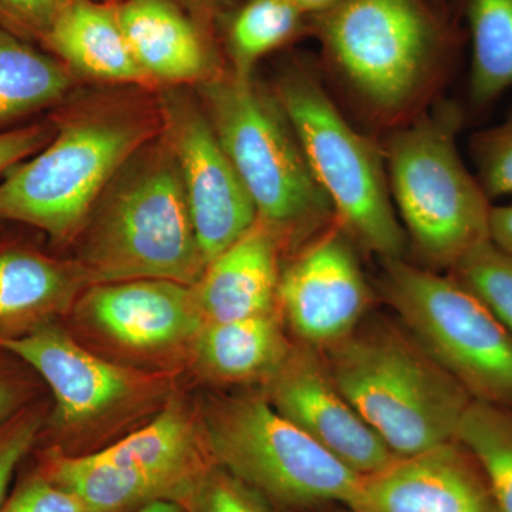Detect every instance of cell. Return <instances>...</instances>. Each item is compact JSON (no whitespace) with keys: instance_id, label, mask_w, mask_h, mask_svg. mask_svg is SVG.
Wrapping results in <instances>:
<instances>
[{"instance_id":"8992f818","label":"cell","mask_w":512,"mask_h":512,"mask_svg":"<svg viewBox=\"0 0 512 512\" xmlns=\"http://www.w3.org/2000/svg\"><path fill=\"white\" fill-rule=\"evenodd\" d=\"M463 113L446 103L387 138L383 150L394 210L420 266L450 272L490 241L493 202L457 146Z\"/></svg>"},{"instance_id":"74e56055","label":"cell","mask_w":512,"mask_h":512,"mask_svg":"<svg viewBox=\"0 0 512 512\" xmlns=\"http://www.w3.org/2000/svg\"><path fill=\"white\" fill-rule=\"evenodd\" d=\"M427 2H430L440 12L450 15V0H427Z\"/></svg>"},{"instance_id":"1f68e13d","label":"cell","mask_w":512,"mask_h":512,"mask_svg":"<svg viewBox=\"0 0 512 512\" xmlns=\"http://www.w3.org/2000/svg\"><path fill=\"white\" fill-rule=\"evenodd\" d=\"M55 124L46 119L39 123L23 124L0 133V177L16 164L35 156L52 140Z\"/></svg>"},{"instance_id":"836d02e7","label":"cell","mask_w":512,"mask_h":512,"mask_svg":"<svg viewBox=\"0 0 512 512\" xmlns=\"http://www.w3.org/2000/svg\"><path fill=\"white\" fill-rule=\"evenodd\" d=\"M171 2L177 3L205 28L218 33L221 20L242 0H171Z\"/></svg>"},{"instance_id":"d6a6232c","label":"cell","mask_w":512,"mask_h":512,"mask_svg":"<svg viewBox=\"0 0 512 512\" xmlns=\"http://www.w3.org/2000/svg\"><path fill=\"white\" fill-rule=\"evenodd\" d=\"M13 359L15 356L0 349V424L32 404V383L12 366Z\"/></svg>"},{"instance_id":"ac0fdd59","label":"cell","mask_w":512,"mask_h":512,"mask_svg":"<svg viewBox=\"0 0 512 512\" xmlns=\"http://www.w3.org/2000/svg\"><path fill=\"white\" fill-rule=\"evenodd\" d=\"M281 239L261 220L212 259L194 285L205 323L278 311Z\"/></svg>"},{"instance_id":"5bb4252c","label":"cell","mask_w":512,"mask_h":512,"mask_svg":"<svg viewBox=\"0 0 512 512\" xmlns=\"http://www.w3.org/2000/svg\"><path fill=\"white\" fill-rule=\"evenodd\" d=\"M357 512H501L466 447L448 441L363 477Z\"/></svg>"},{"instance_id":"7c38bea8","label":"cell","mask_w":512,"mask_h":512,"mask_svg":"<svg viewBox=\"0 0 512 512\" xmlns=\"http://www.w3.org/2000/svg\"><path fill=\"white\" fill-rule=\"evenodd\" d=\"M372 302L355 242L336 222L282 269L278 308L302 345L320 352L352 335Z\"/></svg>"},{"instance_id":"603a6c76","label":"cell","mask_w":512,"mask_h":512,"mask_svg":"<svg viewBox=\"0 0 512 512\" xmlns=\"http://www.w3.org/2000/svg\"><path fill=\"white\" fill-rule=\"evenodd\" d=\"M312 33V18L292 0H242L221 20L218 36L229 72L254 79L262 57Z\"/></svg>"},{"instance_id":"f546056e","label":"cell","mask_w":512,"mask_h":512,"mask_svg":"<svg viewBox=\"0 0 512 512\" xmlns=\"http://www.w3.org/2000/svg\"><path fill=\"white\" fill-rule=\"evenodd\" d=\"M190 512H271L262 495L215 466L205 478L194 500L188 505Z\"/></svg>"},{"instance_id":"30bf717a","label":"cell","mask_w":512,"mask_h":512,"mask_svg":"<svg viewBox=\"0 0 512 512\" xmlns=\"http://www.w3.org/2000/svg\"><path fill=\"white\" fill-rule=\"evenodd\" d=\"M214 467L190 414L170 403L143 429L83 454L73 487L96 512H133L161 500L188 507Z\"/></svg>"},{"instance_id":"8d00e7d4","label":"cell","mask_w":512,"mask_h":512,"mask_svg":"<svg viewBox=\"0 0 512 512\" xmlns=\"http://www.w3.org/2000/svg\"><path fill=\"white\" fill-rule=\"evenodd\" d=\"M133 512H190V510L184 504L177 503V501L161 500L143 505V507L137 508Z\"/></svg>"},{"instance_id":"cb8c5ba5","label":"cell","mask_w":512,"mask_h":512,"mask_svg":"<svg viewBox=\"0 0 512 512\" xmlns=\"http://www.w3.org/2000/svg\"><path fill=\"white\" fill-rule=\"evenodd\" d=\"M471 42L468 94L476 109L512 89V0H456Z\"/></svg>"},{"instance_id":"d4e9b609","label":"cell","mask_w":512,"mask_h":512,"mask_svg":"<svg viewBox=\"0 0 512 512\" xmlns=\"http://www.w3.org/2000/svg\"><path fill=\"white\" fill-rule=\"evenodd\" d=\"M456 440L470 451L501 512H512V409L473 400Z\"/></svg>"},{"instance_id":"8fae6325","label":"cell","mask_w":512,"mask_h":512,"mask_svg":"<svg viewBox=\"0 0 512 512\" xmlns=\"http://www.w3.org/2000/svg\"><path fill=\"white\" fill-rule=\"evenodd\" d=\"M156 93L163 134L180 168L208 265L254 227L258 212L195 89L160 87Z\"/></svg>"},{"instance_id":"2e32d148","label":"cell","mask_w":512,"mask_h":512,"mask_svg":"<svg viewBox=\"0 0 512 512\" xmlns=\"http://www.w3.org/2000/svg\"><path fill=\"white\" fill-rule=\"evenodd\" d=\"M0 349L22 360L49 386L57 424L67 429L109 412L133 390L127 370L87 352L52 322L0 338Z\"/></svg>"},{"instance_id":"9a60e30c","label":"cell","mask_w":512,"mask_h":512,"mask_svg":"<svg viewBox=\"0 0 512 512\" xmlns=\"http://www.w3.org/2000/svg\"><path fill=\"white\" fill-rule=\"evenodd\" d=\"M134 59L156 87H195L228 72L214 30L171 0H111Z\"/></svg>"},{"instance_id":"83f0119b","label":"cell","mask_w":512,"mask_h":512,"mask_svg":"<svg viewBox=\"0 0 512 512\" xmlns=\"http://www.w3.org/2000/svg\"><path fill=\"white\" fill-rule=\"evenodd\" d=\"M45 424V409L33 403L0 424V505L8 497L13 478L32 453Z\"/></svg>"},{"instance_id":"e0dca14e","label":"cell","mask_w":512,"mask_h":512,"mask_svg":"<svg viewBox=\"0 0 512 512\" xmlns=\"http://www.w3.org/2000/svg\"><path fill=\"white\" fill-rule=\"evenodd\" d=\"M87 316L111 339L134 349H160L195 336L204 318L194 286L164 279L92 285Z\"/></svg>"},{"instance_id":"ab89813d","label":"cell","mask_w":512,"mask_h":512,"mask_svg":"<svg viewBox=\"0 0 512 512\" xmlns=\"http://www.w3.org/2000/svg\"><path fill=\"white\" fill-rule=\"evenodd\" d=\"M0 224H2V222H0Z\"/></svg>"},{"instance_id":"5b68a950","label":"cell","mask_w":512,"mask_h":512,"mask_svg":"<svg viewBox=\"0 0 512 512\" xmlns=\"http://www.w3.org/2000/svg\"><path fill=\"white\" fill-rule=\"evenodd\" d=\"M212 127L254 202L258 220L298 251L335 224L328 195L274 92L231 72L195 87Z\"/></svg>"},{"instance_id":"4fadbf2b","label":"cell","mask_w":512,"mask_h":512,"mask_svg":"<svg viewBox=\"0 0 512 512\" xmlns=\"http://www.w3.org/2000/svg\"><path fill=\"white\" fill-rule=\"evenodd\" d=\"M266 384V399L282 416L359 476L379 473L396 460L340 392L320 350L292 346Z\"/></svg>"},{"instance_id":"4316f807","label":"cell","mask_w":512,"mask_h":512,"mask_svg":"<svg viewBox=\"0 0 512 512\" xmlns=\"http://www.w3.org/2000/svg\"><path fill=\"white\" fill-rule=\"evenodd\" d=\"M476 177L490 201L512 197V113L497 126L471 138Z\"/></svg>"},{"instance_id":"44dd1931","label":"cell","mask_w":512,"mask_h":512,"mask_svg":"<svg viewBox=\"0 0 512 512\" xmlns=\"http://www.w3.org/2000/svg\"><path fill=\"white\" fill-rule=\"evenodd\" d=\"M291 349L278 311L204 323L197 335L201 365L215 379L225 382H268Z\"/></svg>"},{"instance_id":"52a82bcc","label":"cell","mask_w":512,"mask_h":512,"mask_svg":"<svg viewBox=\"0 0 512 512\" xmlns=\"http://www.w3.org/2000/svg\"><path fill=\"white\" fill-rule=\"evenodd\" d=\"M272 92L332 202L336 224L356 247L382 261L403 258L407 237L394 210L383 151L350 126L303 60L279 70Z\"/></svg>"},{"instance_id":"6da1fadb","label":"cell","mask_w":512,"mask_h":512,"mask_svg":"<svg viewBox=\"0 0 512 512\" xmlns=\"http://www.w3.org/2000/svg\"><path fill=\"white\" fill-rule=\"evenodd\" d=\"M90 86L53 109L52 140L3 175L0 222L72 241L121 165L163 130L157 90Z\"/></svg>"},{"instance_id":"f1b7e54d","label":"cell","mask_w":512,"mask_h":512,"mask_svg":"<svg viewBox=\"0 0 512 512\" xmlns=\"http://www.w3.org/2000/svg\"><path fill=\"white\" fill-rule=\"evenodd\" d=\"M0 512H92L77 495L43 476L37 468L10 488Z\"/></svg>"},{"instance_id":"f35d334b","label":"cell","mask_w":512,"mask_h":512,"mask_svg":"<svg viewBox=\"0 0 512 512\" xmlns=\"http://www.w3.org/2000/svg\"><path fill=\"white\" fill-rule=\"evenodd\" d=\"M339 512H357L356 510H353V508L350 507H343L342 511Z\"/></svg>"},{"instance_id":"3957f363","label":"cell","mask_w":512,"mask_h":512,"mask_svg":"<svg viewBox=\"0 0 512 512\" xmlns=\"http://www.w3.org/2000/svg\"><path fill=\"white\" fill-rule=\"evenodd\" d=\"M322 355L340 392L397 458L456 440L474 399L410 333L362 323Z\"/></svg>"},{"instance_id":"277c9868","label":"cell","mask_w":512,"mask_h":512,"mask_svg":"<svg viewBox=\"0 0 512 512\" xmlns=\"http://www.w3.org/2000/svg\"><path fill=\"white\" fill-rule=\"evenodd\" d=\"M323 57L367 109L399 119L446 69L458 43L427 0H343L312 18Z\"/></svg>"},{"instance_id":"e575fe53","label":"cell","mask_w":512,"mask_h":512,"mask_svg":"<svg viewBox=\"0 0 512 512\" xmlns=\"http://www.w3.org/2000/svg\"><path fill=\"white\" fill-rule=\"evenodd\" d=\"M490 241L512 256V202L491 208Z\"/></svg>"},{"instance_id":"9c48e42d","label":"cell","mask_w":512,"mask_h":512,"mask_svg":"<svg viewBox=\"0 0 512 512\" xmlns=\"http://www.w3.org/2000/svg\"><path fill=\"white\" fill-rule=\"evenodd\" d=\"M380 289L412 338L474 400L512 409V336L453 275L383 259Z\"/></svg>"},{"instance_id":"484cf974","label":"cell","mask_w":512,"mask_h":512,"mask_svg":"<svg viewBox=\"0 0 512 512\" xmlns=\"http://www.w3.org/2000/svg\"><path fill=\"white\" fill-rule=\"evenodd\" d=\"M448 274L483 301L512 336V256L487 241Z\"/></svg>"},{"instance_id":"d590c367","label":"cell","mask_w":512,"mask_h":512,"mask_svg":"<svg viewBox=\"0 0 512 512\" xmlns=\"http://www.w3.org/2000/svg\"><path fill=\"white\" fill-rule=\"evenodd\" d=\"M299 9L306 15L315 18V16L323 15L342 3L343 0H292Z\"/></svg>"},{"instance_id":"ffe728a7","label":"cell","mask_w":512,"mask_h":512,"mask_svg":"<svg viewBox=\"0 0 512 512\" xmlns=\"http://www.w3.org/2000/svg\"><path fill=\"white\" fill-rule=\"evenodd\" d=\"M89 285L76 261L64 262L23 247H0V338H13L50 322Z\"/></svg>"},{"instance_id":"7a4b0ae2","label":"cell","mask_w":512,"mask_h":512,"mask_svg":"<svg viewBox=\"0 0 512 512\" xmlns=\"http://www.w3.org/2000/svg\"><path fill=\"white\" fill-rule=\"evenodd\" d=\"M79 235L76 262L89 285L136 279L198 284L207 264L163 130L121 165Z\"/></svg>"},{"instance_id":"d6986e66","label":"cell","mask_w":512,"mask_h":512,"mask_svg":"<svg viewBox=\"0 0 512 512\" xmlns=\"http://www.w3.org/2000/svg\"><path fill=\"white\" fill-rule=\"evenodd\" d=\"M40 47L59 59L80 83L156 90L134 59L111 0H74Z\"/></svg>"},{"instance_id":"7402d4cb","label":"cell","mask_w":512,"mask_h":512,"mask_svg":"<svg viewBox=\"0 0 512 512\" xmlns=\"http://www.w3.org/2000/svg\"><path fill=\"white\" fill-rule=\"evenodd\" d=\"M82 84L55 56L0 26V133L56 109Z\"/></svg>"},{"instance_id":"4dcf8cb0","label":"cell","mask_w":512,"mask_h":512,"mask_svg":"<svg viewBox=\"0 0 512 512\" xmlns=\"http://www.w3.org/2000/svg\"><path fill=\"white\" fill-rule=\"evenodd\" d=\"M74 0H0V26L26 42L40 45Z\"/></svg>"},{"instance_id":"ba28073f","label":"cell","mask_w":512,"mask_h":512,"mask_svg":"<svg viewBox=\"0 0 512 512\" xmlns=\"http://www.w3.org/2000/svg\"><path fill=\"white\" fill-rule=\"evenodd\" d=\"M205 420V443L215 466L269 503L350 507L355 501L363 477L282 416L266 397L221 400Z\"/></svg>"}]
</instances>
